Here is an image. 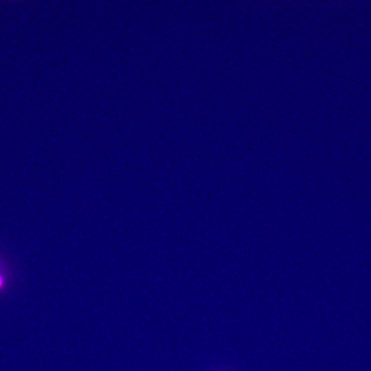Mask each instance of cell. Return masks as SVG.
I'll return each instance as SVG.
<instances>
[{"instance_id":"cell-1","label":"cell","mask_w":371,"mask_h":371,"mask_svg":"<svg viewBox=\"0 0 371 371\" xmlns=\"http://www.w3.org/2000/svg\"><path fill=\"white\" fill-rule=\"evenodd\" d=\"M4 282H5V279H4L3 274L0 272V288L3 285Z\"/></svg>"}]
</instances>
